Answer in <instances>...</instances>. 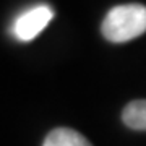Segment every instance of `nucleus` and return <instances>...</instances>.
I'll return each mask as SVG.
<instances>
[{
  "label": "nucleus",
  "mask_w": 146,
  "mask_h": 146,
  "mask_svg": "<svg viewBox=\"0 0 146 146\" xmlns=\"http://www.w3.org/2000/svg\"><path fill=\"white\" fill-rule=\"evenodd\" d=\"M102 36L110 42H127L146 33V7L140 3L114 7L106 15Z\"/></svg>",
  "instance_id": "1"
},
{
  "label": "nucleus",
  "mask_w": 146,
  "mask_h": 146,
  "mask_svg": "<svg viewBox=\"0 0 146 146\" xmlns=\"http://www.w3.org/2000/svg\"><path fill=\"white\" fill-rule=\"evenodd\" d=\"M54 18V11L49 5L33 7L21 13L13 23V34L20 41H33Z\"/></svg>",
  "instance_id": "2"
},
{
  "label": "nucleus",
  "mask_w": 146,
  "mask_h": 146,
  "mask_svg": "<svg viewBox=\"0 0 146 146\" xmlns=\"http://www.w3.org/2000/svg\"><path fill=\"white\" fill-rule=\"evenodd\" d=\"M42 146H93L81 133L73 128H55L46 136Z\"/></svg>",
  "instance_id": "3"
},
{
  "label": "nucleus",
  "mask_w": 146,
  "mask_h": 146,
  "mask_svg": "<svg viewBox=\"0 0 146 146\" xmlns=\"http://www.w3.org/2000/svg\"><path fill=\"white\" fill-rule=\"evenodd\" d=\"M122 119L127 127L133 130H146V99L131 101L122 112Z\"/></svg>",
  "instance_id": "4"
}]
</instances>
